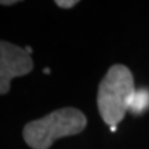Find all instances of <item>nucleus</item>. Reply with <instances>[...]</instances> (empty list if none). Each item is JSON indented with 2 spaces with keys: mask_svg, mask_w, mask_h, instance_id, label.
Listing matches in <instances>:
<instances>
[{
  "mask_svg": "<svg viewBox=\"0 0 149 149\" xmlns=\"http://www.w3.org/2000/svg\"><path fill=\"white\" fill-rule=\"evenodd\" d=\"M86 124L87 118L80 109L66 107L26 123L22 137L32 149H49L60 138L81 133Z\"/></svg>",
  "mask_w": 149,
  "mask_h": 149,
  "instance_id": "f257e3e1",
  "label": "nucleus"
},
{
  "mask_svg": "<svg viewBox=\"0 0 149 149\" xmlns=\"http://www.w3.org/2000/svg\"><path fill=\"white\" fill-rule=\"evenodd\" d=\"M137 88L133 74L124 65H113L101 81L97 106L102 119L112 127L117 125L128 112L129 102Z\"/></svg>",
  "mask_w": 149,
  "mask_h": 149,
  "instance_id": "f03ea898",
  "label": "nucleus"
},
{
  "mask_svg": "<svg viewBox=\"0 0 149 149\" xmlns=\"http://www.w3.org/2000/svg\"><path fill=\"white\" fill-rule=\"evenodd\" d=\"M32 68L34 62L25 49L0 41V95H6L10 91L13 78L25 76Z\"/></svg>",
  "mask_w": 149,
  "mask_h": 149,
  "instance_id": "7ed1b4c3",
  "label": "nucleus"
},
{
  "mask_svg": "<svg viewBox=\"0 0 149 149\" xmlns=\"http://www.w3.org/2000/svg\"><path fill=\"white\" fill-rule=\"evenodd\" d=\"M149 108V90L148 88H137L129 102L128 112L132 114H142Z\"/></svg>",
  "mask_w": 149,
  "mask_h": 149,
  "instance_id": "20e7f679",
  "label": "nucleus"
},
{
  "mask_svg": "<svg viewBox=\"0 0 149 149\" xmlns=\"http://www.w3.org/2000/svg\"><path fill=\"white\" fill-rule=\"evenodd\" d=\"M55 4L62 9H70V8H73L76 4H78L77 0H56Z\"/></svg>",
  "mask_w": 149,
  "mask_h": 149,
  "instance_id": "39448f33",
  "label": "nucleus"
},
{
  "mask_svg": "<svg viewBox=\"0 0 149 149\" xmlns=\"http://www.w3.org/2000/svg\"><path fill=\"white\" fill-rule=\"evenodd\" d=\"M16 3V0H0V5H14Z\"/></svg>",
  "mask_w": 149,
  "mask_h": 149,
  "instance_id": "423d86ee",
  "label": "nucleus"
},
{
  "mask_svg": "<svg viewBox=\"0 0 149 149\" xmlns=\"http://www.w3.org/2000/svg\"><path fill=\"white\" fill-rule=\"evenodd\" d=\"M25 50H26V52H27V54H29V55H31V52H32V49L30 47V46H26V47H25Z\"/></svg>",
  "mask_w": 149,
  "mask_h": 149,
  "instance_id": "0eeeda50",
  "label": "nucleus"
},
{
  "mask_svg": "<svg viewBox=\"0 0 149 149\" xmlns=\"http://www.w3.org/2000/svg\"><path fill=\"white\" fill-rule=\"evenodd\" d=\"M111 130H112V132H116V130H117V125H112Z\"/></svg>",
  "mask_w": 149,
  "mask_h": 149,
  "instance_id": "6e6552de",
  "label": "nucleus"
},
{
  "mask_svg": "<svg viewBox=\"0 0 149 149\" xmlns=\"http://www.w3.org/2000/svg\"><path fill=\"white\" fill-rule=\"evenodd\" d=\"M44 72H46V73H50V70H49V68H45V70H44Z\"/></svg>",
  "mask_w": 149,
  "mask_h": 149,
  "instance_id": "1a4fd4ad",
  "label": "nucleus"
}]
</instances>
